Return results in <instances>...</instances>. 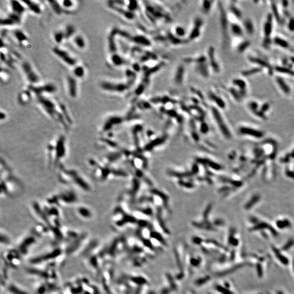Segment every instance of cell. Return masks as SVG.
Returning a JSON list of instances; mask_svg holds the SVG:
<instances>
[{"label": "cell", "mask_w": 294, "mask_h": 294, "mask_svg": "<svg viewBox=\"0 0 294 294\" xmlns=\"http://www.w3.org/2000/svg\"><path fill=\"white\" fill-rule=\"evenodd\" d=\"M270 107V105L269 103H265L262 104V107H261V110H260V111H261L262 113H264L265 112H266V111L269 110Z\"/></svg>", "instance_id": "cell-46"}, {"label": "cell", "mask_w": 294, "mask_h": 294, "mask_svg": "<svg viewBox=\"0 0 294 294\" xmlns=\"http://www.w3.org/2000/svg\"><path fill=\"white\" fill-rule=\"evenodd\" d=\"M248 107L252 111L255 113L257 111L259 105H258V103L256 102L255 101H252L248 104Z\"/></svg>", "instance_id": "cell-43"}, {"label": "cell", "mask_w": 294, "mask_h": 294, "mask_svg": "<svg viewBox=\"0 0 294 294\" xmlns=\"http://www.w3.org/2000/svg\"><path fill=\"white\" fill-rule=\"evenodd\" d=\"M68 153L67 141L64 135H59L49 142L46 147L47 161L50 167L58 168Z\"/></svg>", "instance_id": "cell-4"}, {"label": "cell", "mask_w": 294, "mask_h": 294, "mask_svg": "<svg viewBox=\"0 0 294 294\" xmlns=\"http://www.w3.org/2000/svg\"><path fill=\"white\" fill-rule=\"evenodd\" d=\"M243 28L245 32L250 35H252L255 32L254 22L251 19H246L243 22Z\"/></svg>", "instance_id": "cell-29"}, {"label": "cell", "mask_w": 294, "mask_h": 294, "mask_svg": "<svg viewBox=\"0 0 294 294\" xmlns=\"http://www.w3.org/2000/svg\"><path fill=\"white\" fill-rule=\"evenodd\" d=\"M202 24H203V21L202 20L199 18L196 19L193 24L194 27L192 28V29H191V31L190 34V37L191 39L194 40V38H197L199 36V34H200V31H201L199 30L201 29V27L202 26Z\"/></svg>", "instance_id": "cell-24"}, {"label": "cell", "mask_w": 294, "mask_h": 294, "mask_svg": "<svg viewBox=\"0 0 294 294\" xmlns=\"http://www.w3.org/2000/svg\"><path fill=\"white\" fill-rule=\"evenodd\" d=\"M1 71H2L3 73H4V74L1 73V81H3V82H6L8 81L10 77L9 71H7V70H4L2 68H1Z\"/></svg>", "instance_id": "cell-41"}, {"label": "cell", "mask_w": 294, "mask_h": 294, "mask_svg": "<svg viewBox=\"0 0 294 294\" xmlns=\"http://www.w3.org/2000/svg\"><path fill=\"white\" fill-rule=\"evenodd\" d=\"M273 16L271 13L268 14L263 25V34L264 36V40H271V37L273 32Z\"/></svg>", "instance_id": "cell-12"}, {"label": "cell", "mask_w": 294, "mask_h": 294, "mask_svg": "<svg viewBox=\"0 0 294 294\" xmlns=\"http://www.w3.org/2000/svg\"><path fill=\"white\" fill-rule=\"evenodd\" d=\"M272 42L278 47H282L283 49H288L289 47V42L287 40L282 38L280 37H274Z\"/></svg>", "instance_id": "cell-32"}, {"label": "cell", "mask_w": 294, "mask_h": 294, "mask_svg": "<svg viewBox=\"0 0 294 294\" xmlns=\"http://www.w3.org/2000/svg\"><path fill=\"white\" fill-rule=\"evenodd\" d=\"M100 87L103 91L110 93H123L127 88V85L125 83L110 81L101 82Z\"/></svg>", "instance_id": "cell-9"}, {"label": "cell", "mask_w": 294, "mask_h": 294, "mask_svg": "<svg viewBox=\"0 0 294 294\" xmlns=\"http://www.w3.org/2000/svg\"><path fill=\"white\" fill-rule=\"evenodd\" d=\"M57 178L61 184L85 193L92 191V185L86 176L77 169L61 164L57 168Z\"/></svg>", "instance_id": "cell-2"}, {"label": "cell", "mask_w": 294, "mask_h": 294, "mask_svg": "<svg viewBox=\"0 0 294 294\" xmlns=\"http://www.w3.org/2000/svg\"><path fill=\"white\" fill-rule=\"evenodd\" d=\"M287 27L290 32H294V17H292L289 20Z\"/></svg>", "instance_id": "cell-44"}, {"label": "cell", "mask_w": 294, "mask_h": 294, "mask_svg": "<svg viewBox=\"0 0 294 294\" xmlns=\"http://www.w3.org/2000/svg\"><path fill=\"white\" fill-rule=\"evenodd\" d=\"M47 2L49 6V7L51 8L52 10L55 14L58 16H61L63 14H66V12L62 7L59 1H47Z\"/></svg>", "instance_id": "cell-22"}, {"label": "cell", "mask_w": 294, "mask_h": 294, "mask_svg": "<svg viewBox=\"0 0 294 294\" xmlns=\"http://www.w3.org/2000/svg\"><path fill=\"white\" fill-rule=\"evenodd\" d=\"M229 92L232 94L233 98L238 101L240 102L242 100V96L240 94V92L235 88H231L229 89Z\"/></svg>", "instance_id": "cell-40"}, {"label": "cell", "mask_w": 294, "mask_h": 294, "mask_svg": "<svg viewBox=\"0 0 294 294\" xmlns=\"http://www.w3.org/2000/svg\"><path fill=\"white\" fill-rule=\"evenodd\" d=\"M248 59H249L250 62L257 65L258 66H259V67H260L262 69H267V70L269 72V73H272L273 71L274 70H273L271 65L268 62L265 61L263 59L260 58L259 57L251 56L248 58Z\"/></svg>", "instance_id": "cell-19"}, {"label": "cell", "mask_w": 294, "mask_h": 294, "mask_svg": "<svg viewBox=\"0 0 294 294\" xmlns=\"http://www.w3.org/2000/svg\"><path fill=\"white\" fill-rule=\"evenodd\" d=\"M213 2L210 1H203L201 4V9L204 14H208L210 12L213 7Z\"/></svg>", "instance_id": "cell-35"}, {"label": "cell", "mask_w": 294, "mask_h": 294, "mask_svg": "<svg viewBox=\"0 0 294 294\" xmlns=\"http://www.w3.org/2000/svg\"><path fill=\"white\" fill-rule=\"evenodd\" d=\"M53 39L58 46L66 40L63 29H57L53 34Z\"/></svg>", "instance_id": "cell-30"}, {"label": "cell", "mask_w": 294, "mask_h": 294, "mask_svg": "<svg viewBox=\"0 0 294 294\" xmlns=\"http://www.w3.org/2000/svg\"><path fill=\"white\" fill-rule=\"evenodd\" d=\"M75 213L79 217L85 220L91 219L93 216L92 209L85 205L77 204L76 206Z\"/></svg>", "instance_id": "cell-13"}, {"label": "cell", "mask_w": 294, "mask_h": 294, "mask_svg": "<svg viewBox=\"0 0 294 294\" xmlns=\"http://www.w3.org/2000/svg\"><path fill=\"white\" fill-rule=\"evenodd\" d=\"M6 118H7L6 113L3 112L2 110H1V120L3 121V120H6Z\"/></svg>", "instance_id": "cell-47"}, {"label": "cell", "mask_w": 294, "mask_h": 294, "mask_svg": "<svg viewBox=\"0 0 294 294\" xmlns=\"http://www.w3.org/2000/svg\"><path fill=\"white\" fill-rule=\"evenodd\" d=\"M211 98L220 107L224 108L225 107V103L222 98L216 95L215 93H212L211 95Z\"/></svg>", "instance_id": "cell-37"}, {"label": "cell", "mask_w": 294, "mask_h": 294, "mask_svg": "<svg viewBox=\"0 0 294 294\" xmlns=\"http://www.w3.org/2000/svg\"><path fill=\"white\" fill-rule=\"evenodd\" d=\"M21 69L24 77L29 83V85H36L40 83V77L31 63L27 61L22 62Z\"/></svg>", "instance_id": "cell-7"}, {"label": "cell", "mask_w": 294, "mask_h": 294, "mask_svg": "<svg viewBox=\"0 0 294 294\" xmlns=\"http://www.w3.org/2000/svg\"><path fill=\"white\" fill-rule=\"evenodd\" d=\"M1 196L5 198H14L20 194L22 183L14 172L6 160L1 161Z\"/></svg>", "instance_id": "cell-3"}, {"label": "cell", "mask_w": 294, "mask_h": 294, "mask_svg": "<svg viewBox=\"0 0 294 294\" xmlns=\"http://www.w3.org/2000/svg\"><path fill=\"white\" fill-rule=\"evenodd\" d=\"M10 12L15 14L22 17L26 11V7H25L22 1H10Z\"/></svg>", "instance_id": "cell-14"}, {"label": "cell", "mask_w": 294, "mask_h": 294, "mask_svg": "<svg viewBox=\"0 0 294 294\" xmlns=\"http://www.w3.org/2000/svg\"><path fill=\"white\" fill-rule=\"evenodd\" d=\"M28 88L35 96H44L47 94H54L56 93L57 88L54 83L47 82L36 85H28Z\"/></svg>", "instance_id": "cell-8"}, {"label": "cell", "mask_w": 294, "mask_h": 294, "mask_svg": "<svg viewBox=\"0 0 294 294\" xmlns=\"http://www.w3.org/2000/svg\"><path fill=\"white\" fill-rule=\"evenodd\" d=\"M86 74V68L81 64L78 63L72 68V75L77 80L84 78Z\"/></svg>", "instance_id": "cell-23"}, {"label": "cell", "mask_w": 294, "mask_h": 294, "mask_svg": "<svg viewBox=\"0 0 294 294\" xmlns=\"http://www.w3.org/2000/svg\"><path fill=\"white\" fill-rule=\"evenodd\" d=\"M230 10L232 14L235 17H236L237 19H241L242 17H243V14H242V12L241 11V10L239 8L235 6V5H232L230 6Z\"/></svg>", "instance_id": "cell-39"}, {"label": "cell", "mask_w": 294, "mask_h": 294, "mask_svg": "<svg viewBox=\"0 0 294 294\" xmlns=\"http://www.w3.org/2000/svg\"><path fill=\"white\" fill-rule=\"evenodd\" d=\"M230 31L233 36L236 37H242L244 34V29L238 23H233L230 25Z\"/></svg>", "instance_id": "cell-28"}, {"label": "cell", "mask_w": 294, "mask_h": 294, "mask_svg": "<svg viewBox=\"0 0 294 294\" xmlns=\"http://www.w3.org/2000/svg\"><path fill=\"white\" fill-rule=\"evenodd\" d=\"M22 17L10 12L6 16L2 17L1 20V25L4 27L17 26L22 21Z\"/></svg>", "instance_id": "cell-11"}, {"label": "cell", "mask_w": 294, "mask_h": 294, "mask_svg": "<svg viewBox=\"0 0 294 294\" xmlns=\"http://www.w3.org/2000/svg\"><path fill=\"white\" fill-rule=\"evenodd\" d=\"M209 64L213 69V71L217 73L220 71V66L218 61L216 58L215 52L214 47H211L208 50Z\"/></svg>", "instance_id": "cell-15"}, {"label": "cell", "mask_w": 294, "mask_h": 294, "mask_svg": "<svg viewBox=\"0 0 294 294\" xmlns=\"http://www.w3.org/2000/svg\"><path fill=\"white\" fill-rule=\"evenodd\" d=\"M232 83L235 87L239 88V90L240 91L246 90L247 83L243 78H234L232 81Z\"/></svg>", "instance_id": "cell-33"}, {"label": "cell", "mask_w": 294, "mask_h": 294, "mask_svg": "<svg viewBox=\"0 0 294 294\" xmlns=\"http://www.w3.org/2000/svg\"><path fill=\"white\" fill-rule=\"evenodd\" d=\"M175 34L178 36H182L185 34V31L184 28L181 26H178L175 28Z\"/></svg>", "instance_id": "cell-45"}, {"label": "cell", "mask_w": 294, "mask_h": 294, "mask_svg": "<svg viewBox=\"0 0 294 294\" xmlns=\"http://www.w3.org/2000/svg\"><path fill=\"white\" fill-rule=\"evenodd\" d=\"M251 44V42L249 40H244L239 44L237 47V51L239 53L242 54L250 47Z\"/></svg>", "instance_id": "cell-38"}, {"label": "cell", "mask_w": 294, "mask_h": 294, "mask_svg": "<svg viewBox=\"0 0 294 294\" xmlns=\"http://www.w3.org/2000/svg\"><path fill=\"white\" fill-rule=\"evenodd\" d=\"M27 10L33 13L36 15L41 14L42 13V7L41 5L38 1H22Z\"/></svg>", "instance_id": "cell-16"}, {"label": "cell", "mask_w": 294, "mask_h": 294, "mask_svg": "<svg viewBox=\"0 0 294 294\" xmlns=\"http://www.w3.org/2000/svg\"><path fill=\"white\" fill-rule=\"evenodd\" d=\"M67 92L71 99H76L78 96V80L71 74L66 77Z\"/></svg>", "instance_id": "cell-10"}, {"label": "cell", "mask_w": 294, "mask_h": 294, "mask_svg": "<svg viewBox=\"0 0 294 294\" xmlns=\"http://www.w3.org/2000/svg\"><path fill=\"white\" fill-rule=\"evenodd\" d=\"M109 61L113 66H121L125 62L123 58L116 53L111 54L109 57Z\"/></svg>", "instance_id": "cell-27"}, {"label": "cell", "mask_w": 294, "mask_h": 294, "mask_svg": "<svg viewBox=\"0 0 294 294\" xmlns=\"http://www.w3.org/2000/svg\"><path fill=\"white\" fill-rule=\"evenodd\" d=\"M274 71L280 74H283L290 76L294 77V70L292 69L285 66H276L274 68Z\"/></svg>", "instance_id": "cell-34"}, {"label": "cell", "mask_w": 294, "mask_h": 294, "mask_svg": "<svg viewBox=\"0 0 294 294\" xmlns=\"http://www.w3.org/2000/svg\"><path fill=\"white\" fill-rule=\"evenodd\" d=\"M71 42L73 43L74 47L79 50H84L87 47V42L86 39L83 35L81 34L76 33L73 38L71 39Z\"/></svg>", "instance_id": "cell-21"}, {"label": "cell", "mask_w": 294, "mask_h": 294, "mask_svg": "<svg viewBox=\"0 0 294 294\" xmlns=\"http://www.w3.org/2000/svg\"><path fill=\"white\" fill-rule=\"evenodd\" d=\"M78 200V196L74 189H65L49 196L45 202L61 208L68 206L77 205Z\"/></svg>", "instance_id": "cell-5"}, {"label": "cell", "mask_w": 294, "mask_h": 294, "mask_svg": "<svg viewBox=\"0 0 294 294\" xmlns=\"http://www.w3.org/2000/svg\"><path fill=\"white\" fill-rule=\"evenodd\" d=\"M52 51L59 60H61L67 66L71 68V69L78 64V60L76 57L74 56L68 50H66V49L59 47L58 45L53 47L52 48Z\"/></svg>", "instance_id": "cell-6"}, {"label": "cell", "mask_w": 294, "mask_h": 294, "mask_svg": "<svg viewBox=\"0 0 294 294\" xmlns=\"http://www.w3.org/2000/svg\"><path fill=\"white\" fill-rule=\"evenodd\" d=\"M12 34L13 36L17 41L18 44L22 47H26L28 43V38L27 34L20 29H14L13 31Z\"/></svg>", "instance_id": "cell-18"}, {"label": "cell", "mask_w": 294, "mask_h": 294, "mask_svg": "<svg viewBox=\"0 0 294 294\" xmlns=\"http://www.w3.org/2000/svg\"><path fill=\"white\" fill-rule=\"evenodd\" d=\"M275 81L280 90L282 91V93H283L284 95L288 96L291 93L292 89L290 87L289 84L287 83V81H285L282 76H276L275 78Z\"/></svg>", "instance_id": "cell-20"}, {"label": "cell", "mask_w": 294, "mask_h": 294, "mask_svg": "<svg viewBox=\"0 0 294 294\" xmlns=\"http://www.w3.org/2000/svg\"><path fill=\"white\" fill-rule=\"evenodd\" d=\"M37 103L44 113L66 130L69 131L73 124L71 115L66 106L61 102H55L46 96H36Z\"/></svg>", "instance_id": "cell-1"}, {"label": "cell", "mask_w": 294, "mask_h": 294, "mask_svg": "<svg viewBox=\"0 0 294 294\" xmlns=\"http://www.w3.org/2000/svg\"><path fill=\"white\" fill-rule=\"evenodd\" d=\"M63 29L65 35L66 40L72 39L74 36L76 34L75 27L71 24H66Z\"/></svg>", "instance_id": "cell-26"}, {"label": "cell", "mask_w": 294, "mask_h": 294, "mask_svg": "<svg viewBox=\"0 0 294 294\" xmlns=\"http://www.w3.org/2000/svg\"><path fill=\"white\" fill-rule=\"evenodd\" d=\"M263 69L259 67V66H256L254 68L245 70L241 72V75L243 77H250V76L254 75L255 74L260 73L262 71Z\"/></svg>", "instance_id": "cell-31"}, {"label": "cell", "mask_w": 294, "mask_h": 294, "mask_svg": "<svg viewBox=\"0 0 294 294\" xmlns=\"http://www.w3.org/2000/svg\"><path fill=\"white\" fill-rule=\"evenodd\" d=\"M272 14L273 16V17H274L278 21H280L281 17H280V15H279V12H278V10L277 9V6H276V4H272Z\"/></svg>", "instance_id": "cell-42"}, {"label": "cell", "mask_w": 294, "mask_h": 294, "mask_svg": "<svg viewBox=\"0 0 294 294\" xmlns=\"http://www.w3.org/2000/svg\"><path fill=\"white\" fill-rule=\"evenodd\" d=\"M32 92L28 88L21 91L17 96V102L20 105L26 106L31 101Z\"/></svg>", "instance_id": "cell-17"}, {"label": "cell", "mask_w": 294, "mask_h": 294, "mask_svg": "<svg viewBox=\"0 0 294 294\" xmlns=\"http://www.w3.org/2000/svg\"><path fill=\"white\" fill-rule=\"evenodd\" d=\"M241 132L243 134H251L253 136H255L256 137H260L262 136V132L257 131V130H254L252 129H251L249 127H242L241 128Z\"/></svg>", "instance_id": "cell-36"}, {"label": "cell", "mask_w": 294, "mask_h": 294, "mask_svg": "<svg viewBox=\"0 0 294 294\" xmlns=\"http://www.w3.org/2000/svg\"><path fill=\"white\" fill-rule=\"evenodd\" d=\"M62 7L64 10L66 14L67 13L71 12L75 8H76L77 4L76 1H71V0H64V1H59Z\"/></svg>", "instance_id": "cell-25"}]
</instances>
